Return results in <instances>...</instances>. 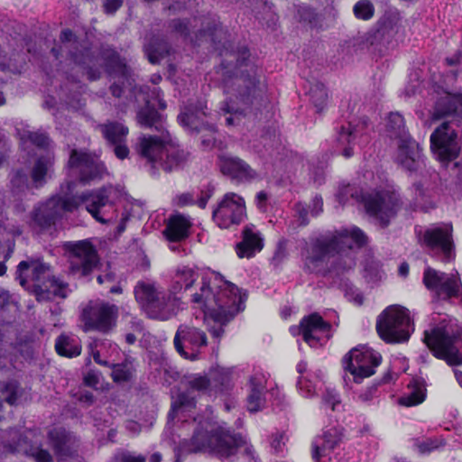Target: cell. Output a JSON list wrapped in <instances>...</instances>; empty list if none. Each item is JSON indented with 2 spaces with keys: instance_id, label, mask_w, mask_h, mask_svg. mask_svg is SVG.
<instances>
[{
  "instance_id": "e0dca14e",
  "label": "cell",
  "mask_w": 462,
  "mask_h": 462,
  "mask_svg": "<svg viewBox=\"0 0 462 462\" xmlns=\"http://www.w3.org/2000/svg\"><path fill=\"white\" fill-rule=\"evenodd\" d=\"M127 133V127L118 122H110L103 127L104 136L113 145H123L122 143L126 139Z\"/></svg>"
},
{
  "instance_id": "f35d334b",
  "label": "cell",
  "mask_w": 462,
  "mask_h": 462,
  "mask_svg": "<svg viewBox=\"0 0 462 462\" xmlns=\"http://www.w3.org/2000/svg\"><path fill=\"white\" fill-rule=\"evenodd\" d=\"M127 339H127V341H128V342H130V344H133V342L135 341V337H134L132 335H128Z\"/></svg>"
},
{
  "instance_id": "5bb4252c",
  "label": "cell",
  "mask_w": 462,
  "mask_h": 462,
  "mask_svg": "<svg viewBox=\"0 0 462 462\" xmlns=\"http://www.w3.org/2000/svg\"><path fill=\"white\" fill-rule=\"evenodd\" d=\"M190 226L192 225L186 217L175 215L170 217L163 234L171 242H180L189 235Z\"/></svg>"
},
{
  "instance_id": "4316f807",
  "label": "cell",
  "mask_w": 462,
  "mask_h": 462,
  "mask_svg": "<svg viewBox=\"0 0 462 462\" xmlns=\"http://www.w3.org/2000/svg\"><path fill=\"white\" fill-rule=\"evenodd\" d=\"M323 202L320 195H316L311 202V214L314 217H317L319 214L323 213Z\"/></svg>"
},
{
  "instance_id": "d4e9b609",
  "label": "cell",
  "mask_w": 462,
  "mask_h": 462,
  "mask_svg": "<svg viewBox=\"0 0 462 462\" xmlns=\"http://www.w3.org/2000/svg\"><path fill=\"white\" fill-rule=\"evenodd\" d=\"M457 112V103L454 98H443L437 104L435 114L438 118H442L443 116H449Z\"/></svg>"
},
{
  "instance_id": "f1b7e54d",
  "label": "cell",
  "mask_w": 462,
  "mask_h": 462,
  "mask_svg": "<svg viewBox=\"0 0 462 462\" xmlns=\"http://www.w3.org/2000/svg\"><path fill=\"white\" fill-rule=\"evenodd\" d=\"M115 154L117 156L118 159L121 160H124L126 159V158L130 156V148L127 147V145H117L115 148Z\"/></svg>"
},
{
  "instance_id": "8d00e7d4",
  "label": "cell",
  "mask_w": 462,
  "mask_h": 462,
  "mask_svg": "<svg viewBox=\"0 0 462 462\" xmlns=\"http://www.w3.org/2000/svg\"><path fill=\"white\" fill-rule=\"evenodd\" d=\"M7 272V267L4 263H0V276H4Z\"/></svg>"
},
{
  "instance_id": "cb8c5ba5",
  "label": "cell",
  "mask_w": 462,
  "mask_h": 462,
  "mask_svg": "<svg viewBox=\"0 0 462 462\" xmlns=\"http://www.w3.org/2000/svg\"><path fill=\"white\" fill-rule=\"evenodd\" d=\"M49 172V166L47 165V162L44 158H40L37 162L35 163L34 166L30 172L31 175L32 180L35 181V184H40L42 181H44V179L47 177V175Z\"/></svg>"
},
{
  "instance_id": "4dcf8cb0",
  "label": "cell",
  "mask_w": 462,
  "mask_h": 462,
  "mask_svg": "<svg viewBox=\"0 0 462 462\" xmlns=\"http://www.w3.org/2000/svg\"><path fill=\"white\" fill-rule=\"evenodd\" d=\"M110 91H112V96H114L115 98H121L122 94H123V88H122V86L118 85V83H113V85L110 86Z\"/></svg>"
},
{
  "instance_id": "7a4b0ae2",
  "label": "cell",
  "mask_w": 462,
  "mask_h": 462,
  "mask_svg": "<svg viewBox=\"0 0 462 462\" xmlns=\"http://www.w3.org/2000/svg\"><path fill=\"white\" fill-rule=\"evenodd\" d=\"M359 202L365 213L383 226L390 224L400 207L398 196L389 190L362 193Z\"/></svg>"
},
{
  "instance_id": "44dd1931",
  "label": "cell",
  "mask_w": 462,
  "mask_h": 462,
  "mask_svg": "<svg viewBox=\"0 0 462 462\" xmlns=\"http://www.w3.org/2000/svg\"><path fill=\"white\" fill-rule=\"evenodd\" d=\"M55 346L56 351L61 356L73 357L80 353V347H74V345L71 344V339L65 335L60 337Z\"/></svg>"
},
{
  "instance_id": "8992f818",
  "label": "cell",
  "mask_w": 462,
  "mask_h": 462,
  "mask_svg": "<svg viewBox=\"0 0 462 462\" xmlns=\"http://www.w3.org/2000/svg\"><path fill=\"white\" fill-rule=\"evenodd\" d=\"M423 241L429 250L443 258H452L454 254L452 226L439 225L426 229L423 234Z\"/></svg>"
},
{
  "instance_id": "836d02e7",
  "label": "cell",
  "mask_w": 462,
  "mask_h": 462,
  "mask_svg": "<svg viewBox=\"0 0 462 462\" xmlns=\"http://www.w3.org/2000/svg\"><path fill=\"white\" fill-rule=\"evenodd\" d=\"M198 389H205L208 386V381L205 377L198 378L195 380Z\"/></svg>"
},
{
  "instance_id": "1f68e13d",
  "label": "cell",
  "mask_w": 462,
  "mask_h": 462,
  "mask_svg": "<svg viewBox=\"0 0 462 462\" xmlns=\"http://www.w3.org/2000/svg\"><path fill=\"white\" fill-rule=\"evenodd\" d=\"M98 380L97 375L94 373V372H91V373L86 375V377H85V383L89 387L95 386V384L98 383Z\"/></svg>"
},
{
  "instance_id": "3957f363",
  "label": "cell",
  "mask_w": 462,
  "mask_h": 462,
  "mask_svg": "<svg viewBox=\"0 0 462 462\" xmlns=\"http://www.w3.org/2000/svg\"><path fill=\"white\" fill-rule=\"evenodd\" d=\"M431 150L442 163H452L461 154V133L456 124L444 122L432 134Z\"/></svg>"
},
{
  "instance_id": "ac0fdd59",
  "label": "cell",
  "mask_w": 462,
  "mask_h": 462,
  "mask_svg": "<svg viewBox=\"0 0 462 462\" xmlns=\"http://www.w3.org/2000/svg\"><path fill=\"white\" fill-rule=\"evenodd\" d=\"M264 402V387L256 378H252L250 381V392L247 405L249 409L251 412H258L261 409Z\"/></svg>"
},
{
  "instance_id": "8fae6325",
  "label": "cell",
  "mask_w": 462,
  "mask_h": 462,
  "mask_svg": "<svg viewBox=\"0 0 462 462\" xmlns=\"http://www.w3.org/2000/svg\"><path fill=\"white\" fill-rule=\"evenodd\" d=\"M425 285L429 288H433V290L437 293L444 294L448 296L456 295L459 291L457 282L454 277L444 275V274L437 272V271L428 269L425 272Z\"/></svg>"
},
{
  "instance_id": "5b68a950",
  "label": "cell",
  "mask_w": 462,
  "mask_h": 462,
  "mask_svg": "<svg viewBox=\"0 0 462 462\" xmlns=\"http://www.w3.org/2000/svg\"><path fill=\"white\" fill-rule=\"evenodd\" d=\"M425 341L435 356L448 360L452 364H461V354L456 350V339L447 328L436 327L425 332Z\"/></svg>"
},
{
  "instance_id": "277c9868",
  "label": "cell",
  "mask_w": 462,
  "mask_h": 462,
  "mask_svg": "<svg viewBox=\"0 0 462 462\" xmlns=\"http://www.w3.org/2000/svg\"><path fill=\"white\" fill-rule=\"evenodd\" d=\"M348 244H355L350 229L314 235L309 243L310 258L314 262L323 261L325 258L338 254Z\"/></svg>"
},
{
  "instance_id": "9c48e42d",
  "label": "cell",
  "mask_w": 462,
  "mask_h": 462,
  "mask_svg": "<svg viewBox=\"0 0 462 462\" xmlns=\"http://www.w3.org/2000/svg\"><path fill=\"white\" fill-rule=\"evenodd\" d=\"M71 168L75 170L80 181L89 183L100 175V169L95 161L87 154L73 151L70 161Z\"/></svg>"
},
{
  "instance_id": "52a82bcc",
  "label": "cell",
  "mask_w": 462,
  "mask_h": 462,
  "mask_svg": "<svg viewBox=\"0 0 462 462\" xmlns=\"http://www.w3.org/2000/svg\"><path fill=\"white\" fill-rule=\"evenodd\" d=\"M117 309L109 303L89 305L83 312V321L88 330L107 332L115 323Z\"/></svg>"
},
{
  "instance_id": "7c38bea8",
  "label": "cell",
  "mask_w": 462,
  "mask_h": 462,
  "mask_svg": "<svg viewBox=\"0 0 462 462\" xmlns=\"http://www.w3.org/2000/svg\"><path fill=\"white\" fill-rule=\"evenodd\" d=\"M264 247L263 238L252 229L243 231L242 240L238 244L236 251L240 258H253Z\"/></svg>"
},
{
  "instance_id": "6da1fadb",
  "label": "cell",
  "mask_w": 462,
  "mask_h": 462,
  "mask_svg": "<svg viewBox=\"0 0 462 462\" xmlns=\"http://www.w3.org/2000/svg\"><path fill=\"white\" fill-rule=\"evenodd\" d=\"M387 128L395 142L398 159L405 168L412 170L418 166V147L410 135L403 117L398 113H391L387 121Z\"/></svg>"
},
{
  "instance_id": "4fadbf2b",
  "label": "cell",
  "mask_w": 462,
  "mask_h": 462,
  "mask_svg": "<svg viewBox=\"0 0 462 462\" xmlns=\"http://www.w3.org/2000/svg\"><path fill=\"white\" fill-rule=\"evenodd\" d=\"M62 211H65L62 199H51L35 213V222L42 226H52L61 217Z\"/></svg>"
},
{
  "instance_id": "9a60e30c",
  "label": "cell",
  "mask_w": 462,
  "mask_h": 462,
  "mask_svg": "<svg viewBox=\"0 0 462 462\" xmlns=\"http://www.w3.org/2000/svg\"><path fill=\"white\" fill-rule=\"evenodd\" d=\"M329 330V325L318 314H312L303 321V335L306 341L309 339L316 341V339L321 338Z\"/></svg>"
},
{
  "instance_id": "74e56055",
  "label": "cell",
  "mask_w": 462,
  "mask_h": 462,
  "mask_svg": "<svg viewBox=\"0 0 462 462\" xmlns=\"http://www.w3.org/2000/svg\"><path fill=\"white\" fill-rule=\"evenodd\" d=\"M6 103V98L4 96H3L2 94H0V106H2L3 104H5Z\"/></svg>"
},
{
  "instance_id": "f546056e",
  "label": "cell",
  "mask_w": 462,
  "mask_h": 462,
  "mask_svg": "<svg viewBox=\"0 0 462 462\" xmlns=\"http://www.w3.org/2000/svg\"><path fill=\"white\" fill-rule=\"evenodd\" d=\"M35 460L39 461H52V457L48 452L44 451V450H40L37 453H35Z\"/></svg>"
},
{
  "instance_id": "e575fe53",
  "label": "cell",
  "mask_w": 462,
  "mask_h": 462,
  "mask_svg": "<svg viewBox=\"0 0 462 462\" xmlns=\"http://www.w3.org/2000/svg\"><path fill=\"white\" fill-rule=\"evenodd\" d=\"M161 80H162V77L160 76V74H154L151 78V82H153L154 85H159Z\"/></svg>"
},
{
  "instance_id": "83f0119b",
  "label": "cell",
  "mask_w": 462,
  "mask_h": 462,
  "mask_svg": "<svg viewBox=\"0 0 462 462\" xmlns=\"http://www.w3.org/2000/svg\"><path fill=\"white\" fill-rule=\"evenodd\" d=\"M123 5V0H107L104 4V10L107 14H114Z\"/></svg>"
},
{
  "instance_id": "d590c367",
  "label": "cell",
  "mask_w": 462,
  "mask_h": 462,
  "mask_svg": "<svg viewBox=\"0 0 462 462\" xmlns=\"http://www.w3.org/2000/svg\"><path fill=\"white\" fill-rule=\"evenodd\" d=\"M408 271H409V267H408V265H407V264H405H405L403 265V266H402L401 268H400V273H401V275H403V276H405V275H407V274H408Z\"/></svg>"
},
{
  "instance_id": "484cf974",
  "label": "cell",
  "mask_w": 462,
  "mask_h": 462,
  "mask_svg": "<svg viewBox=\"0 0 462 462\" xmlns=\"http://www.w3.org/2000/svg\"><path fill=\"white\" fill-rule=\"evenodd\" d=\"M1 141V140H0ZM4 144L0 143V177H2L7 171L8 166V149Z\"/></svg>"
},
{
  "instance_id": "30bf717a",
  "label": "cell",
  "mask_w": 462,
  "mask_h": 462,
  "mask_svg": "<svg viewBox=\"0 0 462 462\" xmlns=\"http://www.w3.org/2000/svg\"><path fill=\"white\" fill-rule=\"evenodd\" d=\"M220 169L223 175L238 181H249L255 177L245 163L232 157H220Z\"/></svg>"
},
{
  "instance_id": "603a6c76",
  "label": "cell",
  "mask_w": 462,
  "mask_h": 462,
  "mask_svg": "<svg viewBox=\"0 0 462 462\" xmlns=\"http://www.w3.org/2000/svg\"><path fill=\"white\" fill-rule=\"evenodd\" d=\"M159 114L156 109L151 106H145L140 110L138 114V121L140 124L145 127H153L159 119Z\"/></svg>"
},
{
  "instance_id": "ba28073f",
  "label": "cell",
  "mask_w": 462,
  "mask_h": 462,
  "mask_svg": "<svg viewBox=\"0 0 462 462\" xmlns=\"http://www.w3.org/2000/svg\"><path fill=\"white\" fill-rule=\"evenodd\" d=\"M65 249L79 262L82 275H89L98 266L100 258L97 250L91 242L83 241V242L68 244Z\"/></svg>"
},
{
  "instance_id": "d6a6232c",
  "label": "cell",
  "mask_w": 462,
  "mask_h": 462,
  "mask_svg": "<svg viewBox=\"0 0 462 462\" xmlns=\"http://www.w3.org/2000/svg\"><path fill=\"white\" fill-rule=\"evenodd\" d=\"M148 57L149 62L152 64H158L161 59L159 55H157V53H154V51L152 50L149 51Z\"/></svg>"
},
{
  "instance_id": "d6986e66",
  "label": "cell",
  "mask_w": 462,
  "mask_h": 462,
  "mask_svg": "<svg viewBox=\"0 0 462 462\" xmlns=\"http://www.w3.org/2000/svg\"><path fill=\"white\" fill-rule=\"evenodd\" d=\"M165 148V142L157 138H145L140 142V151L148 160L156 161L158 154Z\"/></svg>"
},
{
  "instance_id": "ab89813d",
  "label": "cell",
  "mask_w": 462,
  "mask_h": 462,
  "mask_svg": "<svg viewBox=\"0 0 462 462\" xmlns=\"http://www.w3.org/2000/svg\"><path fill=\"white\" fill-rule=\"evenodd\" d=\"M148 2H153V1H157V0H147Z\"/></svg>"
},
{
  "instance_id": "7402d4cb",
  "label": "cell",
  "mask_w": 462,
  "mask_h": 462,
  "mask_svg": "<svg viewBox=\"0 0 462 462\" xmlns=\"http://www.w3.org/2000/svg\"><path fill=\"white\" fill-rule=\"evenodd\" d=\"M106 67L109 73L124 76L127 74V66L117 53H112L106 60Z\"/></svg>"
},
{
  "instance_id": "2e32d148",
  "label": "cell",
  "mask_w": 462,
  "mask_h": 462,
  "mask_svg": "<svg viewBox=\"0 0 462 462\" xmlns=\"http://www.w3.org/2000/svg\"><path fill=\"white\" fill-rule=\"evenodd\" d=\"M21 390L15 381H0V413L6 407H14L19 401Z\"/></svg>"
},
{
  "instance_id": "ffe728a7",
  "label": "cell",
  "mask_w": 462,
  "mask_h": 462,
  "mask_svg": "<svg viewBox=\"0 0 462 462\" xmlns=\"http://www.w3.org/2000/svg\"><path fill=\"white\" fill-rule=\"evenodd\" d=\"M375 8L371 0H359L355 3L353 7V15L357 20L369 21L373 19Z\"/></svg>"
}]
</instances>
